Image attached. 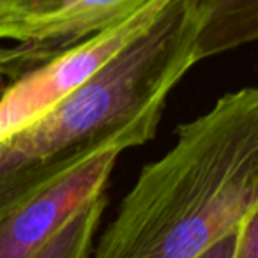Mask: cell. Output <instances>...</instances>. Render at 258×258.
Instances as JSON below:
<instances>
[{"label": "cell", "mask_w": 258, "mask_h": 258, "mask_svg": "<svg viewBox=\"0 0 258 258\" xmlns=\"http://www.w3.org/2000/svg\"><path fill=\"white\" fill-rule=\"evenodd\" d=\"M204 22L198 0H173L92 78L0 140V218L94 156L151 142L170 92L204 60Z\"/></svg>", "instance_id": "6da1fadb"}, {"label": "cell", "mask_w": 258, "mask_h": 258, "mask_svg": "<svg viewBox=\"0 0 258 258\" xmlns=\"http://www.w3.org/2000/svg\"><path fill=\"white\" fill-rule=\"evenodd\" d=\"M258 212V90L223 94L142 168L89 258H200Z\"/></svg>", "instance_id": "7a4b0ae2"}, {"label": "cell", "mask_w": 258, "mask_h": 258, "mask_svg": "<svg viewBox=\"0 0 258 258\" xmlns=\"http://www.w3.org/2000/svg\"><path fill=\"white\" fill-rule=\"evenodd\" d=\"M173 0H152L138 11L103 27L27 73L0 101V140L76 90L111 58L142 37Z\"/></svg>", "instance_id": "3957f363"}, {"label": "cell", "mask_w": 258, "mask_h": 258, "mask_svg": "<svg viewBox=\"0 0 258 258\" xmlns=\"http://www.w3.org/2000/svg\"><path fill=\"white\" fill-rule=\"evenodd\" d=\"M120 154L94 156L0 218V258H36L80 209L104 195Z\"/></svg>", "instance_id": "277c9868"}, {"label": "cell", "mask_w": 258, "mask_h": 258, "mask_svg": "<svg viewBox=\"0 0 258 258\" xmlns=\"http://www.w3.org/2000/svg\"><path fill=\"white\" fill-rule=\"evenodd\" d=\"M152 0H53L32 13L0 16V43L25 44L55 55Z\"/></svg>", "instance_id": "5b68a950"}, {"label": "cell", "mask_w": 258, "mask_h": 258, "mask_svg": "<svg viewBox=\"0 0 258 258\" xmlns=\"http://www.w3.org/2000/svg\"><path fill=\"white\" fill-rule=\"evenodd\" d=\"M205 11L200 30L204 60L258 37V0H198Z\"/></svg>", "instance_id": "8992f818"}, {"label": "cell", "mask_w": 258, "mask_h": 258, "mask_svg": "<svg viewBox=\"0 0 258 258\" xmlns=\"http://www.w3.org/2000/svg\"><path fill=\"white\" fill-rule=\"evenodd\" d=\"M106 209V195L80 209L36 258H89L97 226Z\"/></svg>", "instance_id": "52a82bcc"}, {"label": "cell", "mask_w": 258, "mask_h": 258, "mask_svg": "<svg viewBox=\"0 0 258 258\" xmlns=\"http://www.w3.org/2000/svg\"><path fill=\"white\" fill-rule=\"evenodd\" d=\"M50 55L25 44H0V101L27 73L46 62Z\"/></svg>", "instance_id": "ba28073f"}, {"label": "cell", "mask_w": 258, "mask_h": 258, "mask_svg": "<svg viewBox=\"0 0 258 258\" xmlns=\"http://www.w3.org/2000/svg\"><path fill=\"white\" fill-rule=\"evenodd\" d=\"M53 0H4L0 6V16H13L23 15V13H32L44 6L51 4Z\"/></svg>", "instance_id": "9c48e42d"}, {"label": "cell", "mask_w": 258, "mask_h": 258, "mask_svg": "<svg viewBox=\"0 0 258 258\" xmlns=\"http://www.w3.org/2000/svg\"><path fill=\"white\" fill-rule=\"evenodd\" d=\"M235 233H232V235H228L223 240H219V242L214 244L211 249L205 251L200 258H233V249H235Z\"/></svg>", "instance_id": "30bf717a"}, {"label": "cell", "mask_w": 258, "mask_h": 258, "mask_svg": "<svg viewBox=\"0 0 258 258\" xmlns=\"http://www.w3.org/2000/svg\"><path fill=\"white\" fill-rule=\"evenodd\" d=\"M2 4H4V0H0V6H2Z\"/></svg>", "instance_id": "8fae6325"}]
</instances>
